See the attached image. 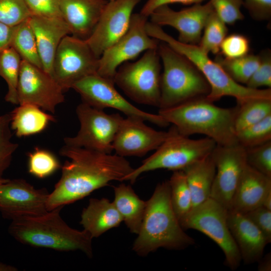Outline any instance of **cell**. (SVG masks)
Segmentation results:
<instances>
[{
	"label": "cell",
	"mask_w": 271,
	"mask_h": 271,
	"mask_svg": "<svg viewBox=\"0 0 271 271\" xmlns=\"http://www.w3.org/2000/svg\"><path fill=\"white\" fill-rule=\"evenodd\" d=\"M113 201L130 232L138 234L143 221L146 201L142 200L129 185L119 184L114 187Z\"/></svg>",
	"instance_id": "cell-27"
},
{
	"label": "cell",
	"mask_w": 271,
	"mask_h": 271,
	"mask_svg": "<svg viewBox=\"0 0 271 271\" xmlns=\"http://www.w3.org/2000/svg\"><path fill=\"white\" fill-rule=\"evenodd\" d=\"M49 194L46 189H36L24 179H9L0 184V212L12 220L44 214Z\"/></svg>",
	"instance_id": "cell-16"
},
{
	"label": "cell",
	"mask_w": 271,
	"mask_h": 271,
	"mask_svg": "<svg viewBox=\"0 0 271 271\" xmlns=\"http://www.w3.org/2000/svg\"><path fill=\"white\" fill-rule=\"evenodd\" d=\"M237 105L238 110L234 120L236 133L271 115V98L252 99Z\"/></svg>",
	"instance_id": "cell-31"
},
{
	"label": "cell",
	"mask_w": 271,
	"mask_h": 271,
	"mask_svg": "<svg viewBox=\"0 0 271 271\" xmlns=\"http://www.w3.org/2000/svg\"><path fill=\"white\" fill-rule=\"evenodd\" d=\"M148 34L152 38L167 44L175 51L190 60L200 71L208 82L210 90L206 97L214 102L223 97H234L237 105L255 98H271V88L253 89L233 81L208 54L198 45L183 43L166 33L162 27L148 22Z\"/></svg>",
	"instance_id": "cell-5"
},
{
	"label": "cell",
	"mask_w": 271,
	"mask_h": 271,
	"mask_svg": "<svg viewBox=\"0 0 271 271\" xmlns=\"http://www.w3.org/2000/svg\"><path fill=\"white\" fill-rule=\"evenodd\" d=\"M64 90L49 73L22 60L17 95L19 104L36 105L52 114L65 100Z\"/></svg>",
	"instance_id": "cell-14"
},
{
	"label": "cell",
	"mask_w": 271,
	"mask_h": 271,
	"mask_svg": "<svg viewBox=\"0 0 271 271\" xmlns=\"http://www.w3.org/2000/svg\"><path fill=\"white\" fill-rule=\"evenodd\" d=\"M161 68L158 48L149 49L136 62L121 64L113 81L133 101L159 108Z\"/></svg>",
	"instance_id": "cell-8"
},
{
	"label": "cell",
	"mask_w": 271,
	"mask_h": 271,
	"mask_svg": "<svg viewBox=\"0 0 271 271\" xmlns=\"http://www.w3.org/2000/svg\"><path fill=\"white\" fill-rule=\"evenodd\" d=\"M29 22L34 31L42 69L52 76L54 57L63 38L71 35L61 18L31 16Z\"/></svg>",
	"instance_id": "cell-20"
},
{
	"label": "cell",
	"mask_w": 271,
	"mask_h": 271,
	"mask_svg": "<svg viewBox=\"0 0 271 271\" xmlns=\"http://www.w3.org/2000/svg\"><path fill=\"white\" fill-rule=\"evenodd\" d=\"M158 51L163 66L159 109L207 96L209 84L190 60L163 42Z\"/></svg>",
	"instance_id": "cell-6"
},
{
	"label": "cell",
	"mask_w": 271,
	"mask_h": 271,
	"mask_svg": "<svg viewBox=\"0 0 271 271\" xmlns=\"http://www.w3.org/2000/svg\"><path fill=\"white\" fill-rule=\"evenodd\" d=\"M63 207L39 216L14 219L9 226V232L26 245L60 251L79 250L92 257V238L85 230L79 231L67 225L60 216Z\"/></svg>",
	"instance_id": "cell-4"
},
{
	"label": "cell",
	"mask_w": 271,
	"mask_h": 271,
	"mask_svg": "<svg viewBox=\"0 0 271 271\" xmlns=\"http://www.w3.org/2000/svg\"><path fill=\"white\" fill-rule=\"evenodd\" d=\"M22 60L42 68L35 36L29 18L15 26L11 46Z\"/></svg>",
	"instance_id": "cell-28"
},
{
	"label": "cell",
	"mask_w": 271,
	"mask_h": 271,
	"mask_svg": "<svg viewBox=\"0 0 271 271\" xmlns=\"http://www.w3.org/2000/svg\"><path fill=\"white\" fill-rule=\"evenodd\" d=\"M28 156V171L38 178H46L61 167L57 157L48 150L36 148Z\"/></svg>",
	"instance_id": "cell-34"
},
{
	"label": "cell",
	"mask_w": 271,
	"mask_h": 271,
	"mask_svg": "<svg viewBox=\"0 0 271 271\" xmlns=\"http://www.w3.org/2000/svg\"><path fill=\"white\" fill-rule=\"evenodd\" d=\"M141 0L108 1L86 41L98 58L127 31L132 11Z\"/></svg>",
	"instance_id": "cell-17"
},
{
	"label": "cell",
	"mask_w": 271,
	"mask_h": 271,
	"mask_svg": "<svg viewBox=\"0 0 271 271\" xmlns=\"http://www.w3.org/2000/svg\"><path fill=\"white\" fill-rule=\"evenodd\" d=\"M243 214L262 232L267 243H270L271 242V210L261 206Z\"/></svg>",
	"instance_id": "cell-42"
},
{
	"label": "cell",
	"mask_w": 271,
	"mask_h": 271,
	"mask_svg": "<svg viewBox=\"0 0 271 271\" xmlns=\"http://www.w3.org/2000/svg\"><path fill=\"white\" fill-rule=\"evenodd\" d=\"M148 19V17L140 13L132 14L126 33L99 58L98 74L113 80L116 70L121 64L137 58L143 52L158 48L160 41L147 32Z\"/></svg>",
	"instance_id": "cell-11"
},
{
	"label": "cell",
	"mask_w": 271,
	"mask_h": 271,
	"mask_svg": "<svg viewBox=\"0 0 271 271\" xmlns=\"http://www.w3.org/2000/svg\"><path fill=\"white\" fill-rule=\"evenodd\" d=\"M259 262L257 269L259 271L271 270V253L266 254L263 258L261 257Z\"/></svg>",
	"instance_id": "cell-47"
},
{
	"label": "cell",
	"mask_w": 271,
	"mask_h": 271,
	"mask_svg": "<svg viewBox=\"0 0 271 271\" xmlns=\"http://www.w3.org/2000/svg\"><path fill=\"white\" fill-rule=\"evenodd\" d=\"M122 221L113 202L102 198L89 199L88 205L82 211L80 223L93 238L118 226Z\"/></svg>",
	"instance_id": "cell-24"
},
{
	"label": "cell",
	"mask_w": 271,
	"mask_h": 271,
	"mask_svg": "<svg viewBox=\"0 0 271 271\" xmlns=\"http://www.w3.org/2000/svg\"><path fill=\"white\" fill-rule=\"evenodd\" d=\"M210 155L216 167L210 198L230 210L234 192L247 165L245 149L238 143L216 145Z\"/></svg>",
	"instance_id": "cell-15"
},
{
	"label": "cell",
	"mask_w": 271,
	"mask_h": 271,
	"mask_svg": "<svg viewBox=\"0 0 271 271\" xmlns=\"http://www.w3.org/2000/svg\"><path fill=\"white\" fill-rule=\"evenodd\" d=\"M214 61L233 81L244 85L257 69L259 56L258 54H248L239 58L229 59L218 54Z\"/></svg>",
	"instance_id": "cell-30"
},
{
	"label": "cell",
	"mask_w": 271,
	"mask_h": 271,
	"mask_svg": "<svg viewBox=\"0 0 271 271\" xmlns=\"http://www.w3.org/2000/svg\"><path fill=\"white\" fill-rule=\"evenodd\" d=\"M169 135L156 152L143 161L124 181L134 183L142 174L158 169L173 171L182 170L192 163L211 154L216 146L212 139L205 137L192 139L179 133L173 125Z\"/></svg>",
	"instance_id": "cell-7"
},
{
	"label": "cell",
	"mask_w": 271,
	"mask_h": 271,
	"mask_svg": "<svg viewBox=\"0 0 271 271\" xmlns=\"http://www.w3.org/2000/svg\"><path fill=\"white\" fill-rule=\"evenodd\" d=\"M227 222L244 263L258 262L268 244L262 232L242 213L228 210Z\"/></svg>",
	"instance_id": "cell-21"
},
{
	"label": "cell",
	"mask_w": 271,
	"mask_h": 271,
	"mask_svg": "<svg viewBox=\"0 0 271 271\" xmlns=\"http://www.w3.org/2000/svg\"><path fill=\"white\" fill-rule=\"evenodd\" d=\"M145 121L136 117L122 118L112 144L115 154L122 157H142L157 149L169 136V130H155Z\"/></svg>",
	"instance_id": "cell-19"
},
{
	"label": "cell",
	"mask_w": 271,
	"mask_h": 271,
	"mask_svg": "<svg viewBox=\"0 0 271 271\" xmlns=\"http://www.w3.org/2000/svg\"><path fill=\"white\" fill-rule=\"evenodd\" d=\"M168 181L171 204L176 216L180 220L192 208L191 192L185 174L182 170L173 171Z\"/></svg>",
	"instance_id": "cell-32"
},
{
	"label": "cell",
	"mask_w": 271,
	"mask_h": 271,
	"mask_svg": "<svg viewBox=\"0 0 271 271\" xmlns=\"http://www.w3.org/2000/svg\"><path fill=\"white\" fill-rule=\"evenodd\" d=\"M76 113L80 129L75 136L64 138L65 145L111 154L113 142L123 117L118 113L107 114L103 109L84 102L77 106Z\"/></svg>",
	"instance_id": "cell-10"
},
{
	"label": "cell",
	"mask_w": 271,
	"mask_h": 271,
	"mask_svg": "<svg viewBox=\"0 0 271 271\" xmlns=\"http://www.w3.org/2000/svg\"><path fill=\"white\" fill-rule=\"evenodd\" d=\"M227 209L210 197L192 208L179 222L184 229L197 230L214 241L224 253L225 265L234 270L242 259L227 225Z\"/></svg>",
	"instance_id": "cell-9"
},
{
	"label": "cell",
	"mask_w": 271,
	"mask_h": 271,
	"mask_svg": "<svg viewBox=\"0 0 271 271\" xmlns=\"http://www.w3.org/2000/svg\"><path fill=\"white\" fill-rule=\"evenodd\" d=\"M112 1V0H108V1Z\"/></svg>",
	"instance_id": "cell-51"
},
{
	"label": "cell",
	"mask_w": 271,
	"mask_h": 271,
	"mask_svg": "<svg viewBox=\"0 0 271 271\" xmlns=\"http://www.w3.org/2000/svg\"><path fill=\"white\" fill-rule=\"evenodd\" d=\"M11 127L18 137L41 132L55 118L38 106L32 104H19L11 112Z\"/></svg>",
	"instance_id": "cell-26"
},
{
	"label": "cell",
	"mask_w": 271,
	"mask_h": 271,
	"mask_svg": "<svg viewBox=\"0 0 271 271\" xmlns=\"http://www.w3.org/2000/svg\"><path fill=\"white\" fill-rule=\"evenodd\" d=\"M259 65L245 86L253 89L261 87L271 88V51L261 50L259 54Z\"/></svg>",
	"instance_id": "cell-39"
},
{
	"label": "cell",
	"mask_w": 271,
	"mask_h": 271,
	"mask_svg": "<svg viewBox=\"0 0 271 271\" xmlns=\"http://www.w3.org/2000/svg\"><path fill=\"white\" fill-rule=\"evenodd\" d=\"M182 171L185 174L192 200V208L210 197L216 173L215 163L209 155Z\"/></svg>",
	"instance_id": "cell-25"
},
{
	"label": "cell",
	"mask_w": 271,
	"mask_h": 271,
	"mask_svg": "<svg viewBox=\"0 0 271 271\" xmlns=\"http://www.w3.org/2000/svg\"><path fill=\"white\" fill-rule=\"evenodd\" d=\"M14 28L0 22V53L11 47Z\"/></svg>",
	"instance_id": "cell-46"
},
{
	"label": "cell",
	"mask_w": 271,
	"mask_h": 271,
	"mask_svg": "<svg viewBox=\"0 0 271 271\" xmlns=\"http://www.w3.org/2000/svg\"><path fill=\"white\" fill-rule=\"evenodd\" d=\"M250 50V41L245 36L237 33L227 35L222 41L219 54L233 59L247 55Z\"/></svg>",
	"instance_id": "cell-41"
},
{
	"label": "cell",
	"mask_w": 271,
	"mask_h": 271,
	"mask_svg": "<svg viewBox=\"0 0 271 271\" xmlns=\"http://www.w3.org/2000/svg\"><path fill=\"white\" fill-rule=\"evenodd\" d=\"M237 110V105L221 107L204 97L159 109L158 114L183 136L202 134L217 145L230 146L238 143L234 128Z\"/></svg>",
	"instance_id": "cell-3"
},
{
	"label": "cell",
	"mask_w": 271,
	"mask_h": 271,
	"mask_svg": "<svg viewBox=\"0 0 271 271\" xmlns=\"http://www.w3.org/2000/svg\"><path fill=\"white\" fill-rule=\"evenodd\" d=\"M32 16L24 0H0V22L15 27Z\"/></svg>",
	"instance_id": "cell-37"
},
{
	"label": "cell",
	"mask_w": 271,
	"mask_h": 271,
	"mask_svg": "<svg viewBox=\"0 0 271 271\" xmlns=\"http://www.w3.org/2000/svg\"><path fill=\"white\" fill-rule=\"evenodd\" d=\"M61 177L47 201L48 211L79 200L113 181H122L133 170L124 157L64 145Z\"/></svg>",
	"instance_id": "cell-1"
},
{
	"label": "cell",
	"mask_w": 271,
	"mask_h": 271,
	"mask_svg": "<svg viewBox=\"0 0 271 271\" xmlns=\"http://www.w3.org/2000/svg\"><path fill=\"white\" fill-rule=\"evenodd\" d=\"M269 191L271 178L247 164L234 192L230 210L244 213L261 206Z\"/></svg>",
	"instance_id": "cell-23"
},
{
	"label": "cell",
	"mask_w": 271,
	"mask_h": 271,
	"mask_svg": "<svg viewBox=\"0 0 271 271\" xmlns=\"http://www.w3.org/2000/svg\"><path fill=\"white\" fill-rule=\"evenodd\" d=\"M17 270L16 268L12 265L0 262V271H14Z\"/></svg>",
	"instance_id": "cell-49"
},
{
	"label": "cell",
	"mask_w": 271,
	"mask_h": 271,
	"mask_svg": "<svg viewBox=\"0 0 271 271\" xmlns=\"http://www.w3.org/2000/svg\"><path fill=\"white\" fill-rule=\"evenodd\" d=\"M245 149L247 164L271 178V141Z\"/></svg>",
	"instance_id": "cell-38"
},
{
	"label": "cell",
	"mask_w": 271,
	"mask_h": 271,
	"mask_svg": "<svg viewBox=\"0 0 271 271\" xmlns=\"http://www.w3.org/2000/svg\"><path fill=\"white\" fill-rule=\"evenodd\" d=\"M213 11L210 2L193 5L176 11L168 5L157 8L150 16V22L159 26H169L179 32L181 43L198 45L206 22Z\"/></svg>",
	"instance_id": "cell-18"
},
{
	"label": "cell",
	"mask_w": 271,
	"mask_h": 271,
	"mask_svg": "<svg viewBox=\"0 0 271 271\" xmlns=\"http://www.w3.org/2000/svg\"><path fill=\"white\" fill-rule=\"evenodd\" d=\"M98 60L85 40L68 35L57 49L52 76L65 91L78 80L97 73Z\"/></svg>",
	"instance_id": "cell-13"
},
{
	"label": "cell",
	"mask_w": 271,
	"mask_h": 271,
	"mask_svg": "<svg viewBox=\"0 0 271 271\" xmlns=\"http://www.w3.org/2000/svg\"><path fill=\"white\" fill-rule=\"evenodd\" d=\"M261 206L267 209L271 210V191H269L265 196Z\"/></svg>",
	"instance_id": "cell-48"
},
{
	"label": "cell",
	"mask_w": 271,
	"mask_h": 271,
	"mask_svg": "<svg viewBox=\"0 0 271 271\" xmlns=\"http://www.w3.org/2000/svg\"><path fill=\"white\" fill-rule=\"evenodd\" d=\"M217 16L226 25H232L244 19L241 11L242 0H209Z\"/></svg>",
	"instance_id": "cell-40"
},
{
	"label": "cell",
	"mask_w": 271,
	"mask_h": 271,
	"mask_svg": "<svg viewBox=\"0 0 271 271\" xmlns=\"http://www.w3.org/2000/svg\"><path fill=\"white\" fill-rule=\"evenodd\" d=\"M238 143L244 148L258 146L271 141V115L261 121L236 133Z\"/></svg>",
	"instance_id": "cell-35"
},
{
	"label": "cell",
	"mask_w": 271,
	"mask_h": 271,
	"mask_svg": "<svg viewBox=\"0 0 271 271\" xmlns=\"http://www.w3.org/2000/svg\"><path fill=\"white\" fill-rule=\"evenodd\" d=\"M21 62V57L12 47L0 53V76L8 85L5 99L7 102L15 105H19L17 88Z\"/></svg>",
	"instance_id": "cell-29"
},
{
	"label": "cell",
	"mask_w": 271,
	"mask_h": 271,
	"mask_svg": "<svg viewBox=\"0 0 271 271\" xmlns=\"http://www.w3.org/2000/svg\"><path fill=\"white\" fill-rule=\"evenodd\" d=\"M114 85L113 80L96 73L76 82L71 88L80 94L82 102L93 107L113 108L126 116L139 117L160 127L170 124L159 114L146 112L133 105L118 92Z\"/></svg>",
	"instance_id": "cell-12"
},
{
	"label": "cell",
	"mask_w": 271,
	"mask_h": 271,
	"mask_svg": "<svg viewBox=\"0 0 271 271\" xmlns=\"http://www.w3.org/2000/svg\"><path fill=\"white\" fill-rule=\"evenodd\" d=\"M108 1L60 0L61 16L71 35L86 40L92 33Z\"/></svg>",
	"instance_id": "cell-22"
},
{
	"label": "cell",
	"mask_w": 271,
	"mask_h": 271,
	"mask_svg": "<svg viewBox=\"0 0 271 271\" xmlns=\"http://www.w3.org/2000/svg\"><path fill=\"white\" fill-rule=\"evenodd\" d=\"M227 33L226 24L213 11L206 22L198 46L205 53L216 55L220 52L221 44Z\"/></svg>",
	"instance_id": "cell-33"
},
{
	"label": "cell",
	"mask_w": 271,
	"mask_h": 271,
	"mask_svg": "<svg viewBox=\"0 0 271 271\" xmlns=\"http://www.w3.org/2000/svg\"><path fill=\"white\" fill-rule=\"evenodd\" d=\"M32 16L62 18L60 0H24Z\"/></svg>",
	"instance_id": "cell-43"
},
{
	"label": "cell",
	"mask_w": 271,
	"mask_h": 271,
	"mask_svg": "<svg viewBox=\"0 0 271 271\" xmlns=\"http://www.w3.org/2000/svg\"><path fill=\"white\" fill-rule=\"evenodd\" d=\"M8 180H9V179H5V178H0V184L5 183V182L8 181Z\"/></svg>",
	"instance_id": "cell-50"
},
{
	"label": "cell",
	"mask_w": 271,
	"mask_h": 271,
	"mask_svg": "<svg viewBox=\"0 0 271 271\" xmlns=\"http://www.w3.org/2000/svg\"><path fill=\"white\" fill-rule=\"evenodd\" d=\"M132 249L139 255L146 256L162 247L184 249L195 243L180 225L173 209L168 181L158 184L146 201L145 212Z\"/></svg>",
	"instance_id": "cell-2"
},
{
	"label": "cell",
	"mask_w": 271,
	"mask_h": 271,
	"mask_svg": "<svg viewBox=\"0 0 271 271\" xmlns=\"http://www.w3.org/2000/svg\"><path fill=\"white\" fill-rule=\"evenodd\" d=\"M204 0H147L141 9L140 14L149 17L151 14L158 7L174 3L184 5L200 4Z\"/></svg>",
	"instance_id": "cell-45"
},
{
	"label": "cell",
	"mask_w": 271,
	"mask_h": 271,
	"mask_svg": "<svg viewBox=\"0 0 271 271\" xmlns=\"http://www.w3.org/2000/svg\"><path fill=\"white\" fill-rule=\"evenodd\" d=\"M243 6L254 20L269 21L271 19V0H242Z\"/></svg>",
	"instance_id": "cell-44"
},
{
	"label": "cell",
	"mask_w": 271,
	"mask_h": 271,
	"mask_svg": "<svg viewBox=\"0 0 271 271\" xmlns=\"http://www.w3.org/2000/svg\"><path fill=\"white\" fill-rule=\"evenodd\" d=\"M11 113L0 115V178L10 167L14 153L19 147L12 141Z\"/></svg>",
	"instance_id": "cell-36"
}]
</instances>
